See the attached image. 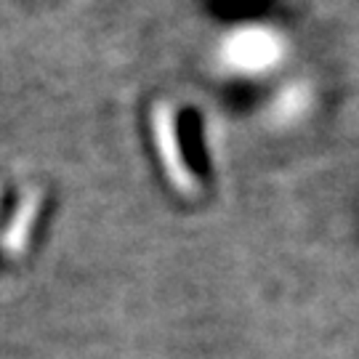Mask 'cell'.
<instances>
[{
    "mask_svg": "<svg viewBox=\"0 0 359 359\" xmlns=\"http://www.w3.org/2000/svg\"><path fill=\"white\" fill-rule=\"evenodd\" d=\"M149 126H152L154 147H157V154H160V163L165 168L168 181H170L179 192L194 197V194L200 192V184H197V176L192 173V168L187 165L184 152H181L179 123H176V109H173V104H168V102L154 104L152 112H149Z\"/></svg>",
    "mask_w": 359,
    "mask_h": 359,
    "instance_id": "1",
    "label": "cell"
},
{
    "mask_svg": "<svg viewBox=\"0 0 359 359\" xmlns=\"http://www.w3.org/2000/svg\"><path fill=\"white\" fill-rule=\"evenodd\" d=\"M224 56L234 69H243V72H261V69H269L280 56V40L269 29H240L234 32L226 46H224Z\"/></svg>",
    "mask_w": 359,
    "mask_h": 359,
    "instance_id": "2",
    "label": "cell"
}]
</instances>
